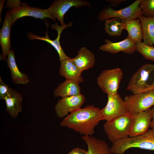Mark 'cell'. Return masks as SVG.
<instances>
[{
    "label": "cell",
    "instance_id": "1",
    "mask_svg": "<svg viewBox=\"0 0 154 154\" xmlns=\"http://www.w3.org/2000/svg\"><path fill=\"white\" fill-rule=\"evenodd\" d=\"M100 109L93 105L87 106L70 113L60 125L72 129L83 135L91 136L94 128L102 120Z\"/></svg>",
    "mask_w": 154,
    "mask_h": 154
},
{
    "label": "cell",
    "instance_id": "2",
    "mask_svg": "<svg viewBox=\"0 0 154 154\" xmlns=\"http://www.w3.org/2000/svg\"><path fill=\"white\" fill-rule=\"evenodd\" d=\"M113 154H124L129 149L137 148L154 150V130L148 129L141 135L128 136L112 143L110 147Z\"/></svg>",
    "mask_w": 154,
    "mask_h": 154
},
{
    "label": "cell",
    "instance_id": "3",
    "mask_svg": "<svg viewBox=\"0 0 154 154\" xmlns=\"http://www.w3.org/2000/svg\"><path fill=\"white\" fill-rule=\"evenodd\" d=\"M133 117L128 114L106 121L104 125L108 139L113 143L129 136Z\"/></svg>",
    "mask_w": 154,
    "mask_h": 154
},
{
    "label": "cell",
    "instance_id": "4",
    "mask_svg": "<svg viewBox=\"0 0 154 154\" xmlns=\"http://www.w3.org/2000/svg\"><path fill=\"white\" fill-rule=\"evenodd\" d=\"M154 70V64L147 63L142 65L132 75L126 90L134 94L153 90L151 84H148L147 82Z\"/></svg>",
    "mask_w": 154,
    "mask_h": 154
},
{
    "label": "cell",
    "instance_id": "5",
    "mask_svg": "<svg viewBox=\"0 0 154 154\" xmlns=\"http://www.w3.org/2000/svg\"><path fill=\"white\" fill-rule=\"evenodd\" d=\"M123 75V72L119 68L104 70L97 78V84L107 95H115L117 93Z\"/></svg>",
    "mask_w": 154,
    "mask_h": 154
},
{
    "label": "cell",
    "instance_id": "6",
    "mask_svg": "<svg viewBox=\"0 0 154 154\" xmlns=\"http://www.w3.org/2000/svg\"><path fill=\"white\" fill-rule=\"evenodd\" d=\"M141 0H137L128 6L118 10L113 9L110 6L102 10L98 15L100 21L108 19L118 18L125 20L136 19L142 13L139 6Z\"/></svg>",
    "mask_w": 154,
    "mask_h": 154
},
{
    "label": "cell",
    "instance_id": "7",
    "mask_svg": "<svg viewBox=\"0 0 154 154\" xmlns=\"http://www.w3.org/2000/svg\"><path fill=\"white\" fill-rule=\"evenodd\" d=\"M124 100L129 114L144 111L154 106V89L126 96Z\"/></svg>",
    "mask_w": 154,
    "mask_h": 154
},
{
    "label": "cell",
    "instance_id": "8",
    "mask_svg": "<svg viewBox=\"0 0 154 154\" xmlns=\"http://www.w3.org/2000/svg\"><path fill=\"white\" fill-rule=\"evenodd\" d=\"M83 6L91 7L88 1L82 0H56L51 5L48 9L53 20L55 21L57 19L60 22L61 26L68 27L72 24L70 23L66 25L64 20L65 14L72 7L76 8L81 7Z\"/></svg>",
    "mask_w": 154,
    "mask_h": 154
},
{
    "label": "cell",
    "instance_id": "9",
    "mask_svg": "<svg viewBox=\"0 0 154 154\" xmlns=\"http://www.w3.org/2000/svg\"><path fill=\"white\" fill-rule=\"evenodd\" d=\"M107 95V103L106 106L100 110L102 120L110 121L129 114L124 100L119 94Z\"/></svg>",
    "mask_w": 154,
    "mask_h": 154
},
{
    "label": "cell",
    "instance_id": "10",
    "mask_svg": "<svg viewBox=\"0 0 154 154\" xmlns=\"http://www.w3.org/2000/svg\"><path fill=\"white\" fill-rule=\"evenodd\" d=\"M9 12L11 18L12 25L18 19L26 16L41 19L48 18L53 20L48 9H42L31 7L25 2L21 3L20 5L11 10Z\"/></svg>",
    "mask_w": 154,
    "mask_h": 154
},
{
    "label": "cell",
    "instance_id": "11",
    "mask_svg": "<svg viewBox=\"0 0 154 154\" xmlns=\"http://www.w3.org/2000/svg\"><path fill=\"white\" fill-rule=\"evenodd\" d=\"M85 100L82 94L62 98L56 105L54 109L57 116L62 118L68 113L81 108Z\"/></svg>",
    "mask_w": 154,
    "mask_h": 154
},
{
    "label": "cell",
    "instance_id": "12",
    "mask_svg": "<svg viewBox=\"0 0 154 154\" xmlns=\"http://www.w3.org/2000/svg\"><path fill=\"white\" fill-rule=\"evenodd\" d=\"M47 27L46 32L45 33V36L44 37L37 36L33 34L32 32H29L27 35L28 38L31 40L38 39L45 41L50 44L56 50L59 56V60L60 62L63 60L70 58L68 57L64 53L63 50L62 48L60 42V38L61 34L62 31L66 28L67 27H62L60 26L56 23L54 24H52L51 25V28L53 29L56 30L58 33L57 38L54 40H52L49 38L48 34V30L49 26V24L45 23Z\"/></svg>",
    "mask_w": 154,
    "mask_h": 154
},
{
    "label": "cell",
    "instance_id": "13",
    "mask_svg": "<svg viewBox=\"0 0 154 154\" xmlns=\"http://www.w3.org/2000/svg\"><path fill=\"white\" fill-rule=\"evenodd\" d=\"M106 43L101 45L99 49L112 54L120 52L127 54H131L136 51L135 44L128 37L124 40L117 42H113L110 40H105Z\"/></svg>",
    "mask_w": 154,
    "mask_h": 154
},
{
    "label": "cell",
    "instance_id": "14",
    "mask_svg": "<svg viewBox=\"0 0 154 154\" xmlns=\"http://www.w3.org/2000/svg\"><path fill=\"white\" fill-rule=\"evenodd\" d=\"M132 115L133 119L129 136L130 137L141 135L148 129L152 119L151 109L149 108Z\"/></svg>",
    "mask_w": 154,
    "mask_h": 154
},
{
    "label": "cell",
    "instance_id": "15",
    "mask_svg": "<svg viewBox=\"0 0 154 154\" xmlns=\"http://www.w3.org/2000/svg\"><path fill=\"white\" fill-rule=\"evenodd\" d=\"M81 72L70 58L60 62L59 74L68 79L80 84L84 82Z\"/></svg>",
    "mask_w": 154,
    "mask_h": 154
},
{
    "label": "cell",
    "instance_id": "16",
    "mask_svg": "<svg viewBox=\"0 0 154 154\" xmlns=\"http://www.w3.org/2000/svg\"><path fill=\"white\" fill-rule=\"evenodd\" d=\"M12 25L11 17L9 11H7L4 23L0 31V43L2 53L1 56V60H7L11 46L10 34Z\"/></svg>",
    "mask_w": 154,
    "mask_h": 154
},
{
    "label": "cell",
    "instance_id": "17",
    "mask_svg": "<svg viewBox=\"0 0 154 154\" xmlns=\"http://www.w3.org/2000/svg\"><path fill=\"white\" fill-rule=\"evenodd\" d=\"M71 60L82 72L93 67L95 62L94 54L84 46L80 49L76 56Z\"/></svg>",
    "mask_w": 154,
    "mask_h": 154
},
{
    "label": "cell",
    "instance_id": "18",
    "mask_svg": "<svg viewBox=\"0 0 154 154\" xmlns=\"http://www.w3.org/2000/svg\"><path fill=\"white\" fill-rule=\"evenodd\" d=\"M7 65L11 71L13 82L16 84H26L30 81L26 74L21 72L16 64L14 50L10 49L7 60Z\"/></svg>",
    "mask_w": 154,
    "mask_h": 154
},
{
    "label": "cell",
    "instance_id": "19",
    "mask_svg": "<svg viewBox=\"0 0 154 154\" xmlns=\"http://www.w3.org/2000/svg\"><path fill=\"white\" fill-rule=\"evenodd\" d=\"M87 145L88 154H113L104 141L90 136L83 135L81 138Z\"/></svg>",
    "mask_w": 154,
    "mask_h": 154
},
{
    "label": "cell",
    "instance_id": "20",
    "mask_svg": "<svg viewBox=\"0 0 154 154\" xmlns=\"http://www.w3.org/2000/svg\"><path fill=\"white\" fill-rule=\"evenodd\" d=\"M22 95L11 88L10 93L5 98L6 111L13 118L22 111Z\"/></svg>",
    "mask_w": 154,
    "mask_h": 154
},
{
    "label": "cell",
    "instance_id": "21",
    "mask_svg": "<svg viewBox=\"0 0 154 154\" xmlns=\"http://www.w3.org/2000/svg\"><path fill=\"white\" fill-rule=\"evenodd\" d=\"M80 90L79 84L71 80L66 79L54 90L53 94L54 97L76 96L81 94Z\"/></svg>",
    "mask_w": 154,
    "mask_h": 154
},
{
    "label": "cell",
    "instance_id": "22",
    "mask_svg": "<svg viewBox=\"0 0 154 154\" xmlns=\"http://www.w3.org/2000/svg\"><path fill=\"white\" fill-rule=\"evenodd\" d=\"M143 31V43L151 46L154 45V16L146 17L143 15L139 18Z\"/></svg>",
    "mask_w": 154,
    "mask_h": 154
},
{
    "label": "cell",
    "instance_id": "23",
    "mask_svg": "<svg viewBox=\"0 0 154 154\" xmlns=\"http://www.w3.org/2000/svg\"><path fill=\"white\" fill-rule=\"evenodd\" d=\"M125 29L128 34L127 37L135 44L142 42L143 31L141 23L138 19L123 20Z\"/></svg>",
    "mask_w": 154,
    "mask_h": 154
},
{
    "label": "cell",
    "instance_id": "24",
    "mask_svg": "<svg viewBox=\"0 0 154 154\" xmlns=\"http://www.w3.org/2000/svg\"><path fill=\"white\" fill-rule=\"evenodd\" d=\"M125 29V25L123 19L114 18L105 21L104 29L106 33L110 36H120Z\"/></svg>",
    "mask_w": 154,
    "mask_h": 154
},
{
    "label": "cell",
    "instance_id": "25",
    "mask_svg": "<svg viewBox=\"0 0 154 154\" xmlns=\"http://www.w3.org/2000/svg\"><path fill=\"white\" fill-rule=\"evenodd\" d=\"M136 51L144 58L154 61V47L150 46L141 42L135 44Z\"/></svg>",
    "mask_w": 154,
    "mask_h": 154
},
{
    "label": "cell",
    "instance_id": "26",
    "mask_svg": "<svg viewBox=\"0 0 154 154\" xmlns=\"http://www.w3.org/2000/svg\"><path fill=\"white\" fill-rule=\"evenodd\" d=\"M139 6L143 15L146 17L154 16V0H141Z\"/></svg>",
    "mask_w": 154,
    "mask_h": 154
},
{
    "label": "cell",
    "instance_id": "27",
    "mask_svg": "<svg viewBox=\"0 0 154 154\" xmlns=\"http://www.w3.org/2000/svg\"><path fill=\"white\" fill-rule=\"evenodd\" d=\"M11 88L5 84L0 77V99L4 100L10 93Z\"/></svg>",
    "mask_w": 154,
    "mask_h": 154
},
{
    "label": "cell",
    "instance_id": "28",
    "mask_svg": "<svg viewBox=\"0 0 154 154\" xmlns=\"http://www.w3.org/2000/svg\"><path fill=\"white\" fill-rule=\"evenodd\" d=\"M21 3L20 0H8L5 7L11 10L20 5Z\"/></svg>",
    "mask_w": 154,
    "mask_h": 154
},
{
    "label": "cell",
    "instance_id": "29",
    "mask_svg": "<svg viewBox=\"0 0 154 154\" xmlns=\"http://www.w3.org/2000/svg\"><path fill=\"white\" fill-rule=\"evenodd\" d=\"M68 154H88V152L87 150L77 147L72 149Z\"/></svg>",
    "mask_w": 154,
    "mask_h": 154
},
{
    "label": "cell",
    "instance_id": "30",
    "mask_svg": "<svg viewBox=\"0 0 154 154\" xmlns=\"http://www.w3.org/2000/svg\"><path fill=\"white\" fill-rule=\"evenodd\" d=\"M127 1L126 0H109L107 1L111 3V5L113 7H116L120 3Z\"/></svg>",
    "mask_w": 154,
    "mask_h": 154
},
{
    "label": "cell",
    "instance_id": "31",
    "mask_svg": "<svg viewBox=\"0 0 154 154\" xmlns=\"http://www.w3.org/2000/svg\"><path fill=\"white\" fill-rule=\"evenodd\" d=\"M151 114L152 119L150 127L152 129L154 130V106L151 109Z\"/></svg>",
    "mask_w": 154,
    "mask_h": 154
},
{
    "label": "cell",
    "instance_id": "32",
    "mask_svg": "<svg viewBox=\"0 0 154 154\" xmlns=\"http://www.w3.org/2000/svg\"><path fill=\"white\" fill-rule=\"evenodd\" d=\"M5 0H0V22H1V12L3 8V5L5 2Z\"/></svg>",
    "mask_w": 154,
    "mask_h": 154
},
{
    "label": "cell",
    "instance_id": "33",
    "mask_svg": "<svg viewBox=\"0 0 154 154\" xmlns=\"http://www.w3.org/2000/svg\"><path fill=\"white\" fill-rule=\"evenodd\" d=\"M153 88V89H154V82H153V84H151Z\"/></svg>",
    "mask_w": 154,
    "mask_h": 154
}]
</instances>
